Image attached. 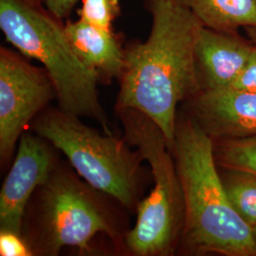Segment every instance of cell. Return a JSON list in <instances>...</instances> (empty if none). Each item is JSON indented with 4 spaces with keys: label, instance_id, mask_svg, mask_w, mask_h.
<instances>
[{
    "label": "cell",
    "instance_id": "obj_14",
    "mask_svg": "<svg viewBox=\"0 0 256 256\" xmlns=\"http://www.w3.org/2000/svg\"><path fill=\"white\" fill-rule=\"evenodd\" d=\"M216 164L226 170L256 174V138L214 140Z\"/></svg>",
    "mask_w": 256,
    "mask_h": 256
},
{
    "label": "cell",
    "instance_id": "obj_13",
    "mask_svg": "<svg viewBox=\"0 0 256 256\" xmlns=\"http://www.w3.org/2000/svg\"><path fill=\"white\" fill-rule=\"evenodd\" d=\"M221 178L232 207L252 229L256 225V174L227 170Z\"/></svg>",
    "mask_w": 256,
    "mask_h": 256
},
{
    "label": "cell",
    "instance_id": "obj_12",
    "mask_svg": "<svg viewBox=\"0 0 256 256\" xmlns=\"http://www.w3.org/2000/svg\"><path fill=\"white\" fill-rule=\"evenodd\" d=\"M192 12L204 27L238 32L256 26V0H178Z\"/></svg>",
    "mask_w": 256,
    "mask_h": 256
},
{
    "label": "cell",
    "instance_id": "obj_17",
    "mask_svg": "<svg viewBox=\"0 0 256 256\" xmlns=\"http://www.w3.org/2000/svg\"><path fill=\"white\" fill-rule=\"evenodd\" d=\"M228 88L239 92H256V46L246 66Z\"/></svg>",
    "mask_w": 256,
    "mask_h": 256
},
{
    "label": "cell",
    "instance_id": "obj_11",
    "mask_svg": "<svg viewBox=\"0 0 256 256\" xmlns=\"http://www.w3.org/2000/svg\"><path fill=\"white\" fill-rule=\"evenodd\" d=\"M74 50L82 62L99 76L120 77L124 64V54L113 36L112 32L93 27L80 19L64 28Z\"/></svg>",
    "mask_w": 256,
    "mask_h": 256
},
{
    "label": "cell",
    "instance_id": "obj_7",
    "mask_svg": "<svg viewBox=\"0 0 256 256\" xmlns=\"http://www.w3.org/2000/svg\"><path fill=\"white\" fill-rule=\"evenodd\" d=\"M56 97L46 70L7 48L0 50V158L7 164L30 122Z\"/></svg>",
    "mask_w": 256,
    "mask_h": 256
},
{
    "label": "cell",
    "instance_id": "obj_10",
    "mask_svg": "<svg viewBox=\"0 0 256 256\" xmlns=\"http://www.w3.org/2000/svg\"><path fill=\"white\" fill-rule=\"evenodd\" d=\"M254 46L238 32H220L202 26L196 44L202 90L230 88L246 66Z\"/></svg>",
    "mask_w": 256,
    "mask_h": 256
},
{
    "label": "cell",
    "instance_id": "obj_18",
    "mask_svg": "<svg viewBox=\"0 0 256 256\" xmlns=\"http://www.w3.org/2000/svg\"><path fill=\"white\" fill-rule=\"evenodd\" d=\"M46 8L57 18H63L72 9L78 0H43Z\"/></svg>",
    "mask_w": 256,
    "mask_h": 256
},
{
    "label": "cell",
    "instance_id": "obj_2",
    "mask_svg": "<svg viewBox=\"0 0 256 256\" xmlns=\"http://www.w3.org/2000/svg\"><path fill=\"white\" fill-rule=\"evenodd\" d=\"M171 150L184 198L183 250L256 256L252 229L232 207L218 172L214 140L191 115L176 120Z\"/></svg>",
    "mask_w": 256,
    "mask_h": 256
},
{
    "label": "cell",
    "instance_id": "obj_15",
    "mask_svg": "<svg viewBox=\"0 0 256 256\" xmlns=\"http://www.w3.org/2000/svg\"><path fill=\"white\" fill-rule=\"evenodd\" d=\"M117 10V0H82L80 19L93 27L111 32L112 20Z\"/></svg>",
    "mask_w": 256,
    "mask_h": 256
},
{
    "label": "cell",
    "instance_id": "obj_1",
    "mask_svg": "<svg viewBox=\"0 0 256 256\" xmlns=\"http://www.w3.org/2000/svg\"><path fill=\"white\" fill-rule=\"evenodd\" d=\"M144 43L124 54L117 108H133L160 128L172 148L180 102L202 90L196 61L200 21L178 0H154Z\"/></svg>",
    "mask_w": 256,
    "mask_h": 256
},
{
    "label": "cell",
    "instance_id": "obj_4",
    "mask_svg": "<svg viewBox=\"0 0 256 256\" xmlns=\"http://www.w3.org/2000/svg\"><path fill=\"white\" fill-rule=\"evenodd\" d=\"M126 140L150 165L154 187L137 206V221L124 236L135 256H170L180 246L184 226V198L174 156L160 128L133 108H116Z\"/></svg>",
    "mask_w": 256,
    "mask_h": 256
},
{
    "label": "cell",
    "instance_id": "obj_6",
    "mask_svg": "<svg viewBox=\"0 0 256 256\" xmlns=\"http://www.w3.org/2000/svg\"><path fill=\"white\" fill-rule=\"evenodd\" d=\"M32 128L64 154L84 182L128 210H137L144 160L136 148L132 151L122 140L99 133L61 108L41 112Z\"/></svg>",
    "mask_w": 256,
    "mask_h": 256
},
{
    "label": "cell",
    "instance_id": "obj_19",
    "mask_svg": "<svg viewBox=\"0 0 256 256\" xmlns=\"http://www.w3.org/2000/svg\"><path fill=\"white\" fill-rule=\"evenodd\" d=\"M244 30H246L248 38L256 46V26L245 28Z\"/></svg>",
    "mask_w": 256,
    "mask_h": 256
},
{
    "label": "cell",
    "instance_id": "obj_8",
    "mask_svg": "<svg viewBox=\"0 0 256 256\" xmlns=\"http://www.w3.org/2000/svg\"><path fill=\"white\" fill-rule=\"evenodd\" d=\"M52 146L37 134L20 137L18 154L0 192V230L22 236L28 202L58 165Z\"/></svg>",
    "mask_w": 256,
    "mask_h": 256
},
{
    "label": "cell",
    "instance_id": "obj_5",
    "mask_svg": "<svg viewBox=\"0 0 256 256\" xmlns=\"http://www.w3.org/2000/svg\"><path fill=\"white\" fill-rule=\"evenodd\" d=\"M68 167L56 166L50 178L36 191L34 207L24 224L22 236L34 256L59 254L64 247L88 250L99 234L122 236L106 194L80 180Z\"/></svg>",
    "mask_w": 256,
    "mask_h": 256
},
{
    "label": "cell",
    "instance_id": "obj_20",
    "mask_svg": "<svg viewBox=\"0 0 256 256\" xmlns=\"http://www.w3.org/2000/svg\"><path fill=\"white\" fill-rule=\"evenodd\" d=\"M252 234H254V241L256 243V225L252 228Z\"/></svg>",
    "mask_w": 256,
    "mask_h": 256
},
{
    "label": "cell",
    "instance_id": "obj_3",
    "mask_svg": "<svg viewBox=\"0 0 256 256\" xmlns=\"http://www.w3.org/2000/svg\"><path fill=\"white\" fill-rule=\"evenodd\" d=\"M0 27L10 44L44 66L59 108L94 120L110 134L98 96L100 76L76 54L64 28L22 0H0Z\"/></svg>",
    "mask_w": 256,
    "mask_h": 256
},
{
    "label": "cell",
    "instance_id": "obj_16",
    "mask_svg": "<svg viewBox=\"0 0 256 256\" xmlns=\"http://www.w3.org/2000/svg\"><path fill=\"white\" fill-rule=\"evenodd\" d=\"M0 256H30L34 254L22 236L0 230Z\"/></svg>",
    "mask_w": 256,
    "mask_h": 256
},
{
    "label": "cell",
    "instance_id": "obj_9",
    "mask_svg": "<svg viewBox=\"0 0 256 256\" xmlns=\"http://www.w3.org/2000/svg\"><path fill=\"white\" fill-rule=\"evenodd\" d=\"M189 101V115L212 140L256 138V92L202 90Z\"/></svg>",
    "mask_w": 256,
    "mask_h": 256
}]
</instances>
